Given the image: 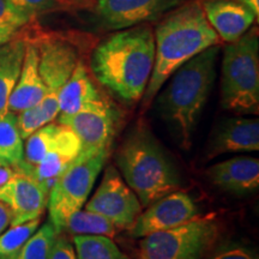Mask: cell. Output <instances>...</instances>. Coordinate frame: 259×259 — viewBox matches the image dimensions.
I'll return each mask as SVG.
<instances>
[{"label":"cell","instance_id":"obj_1","mask_svg":"<svg viewBox=\"0 0 259 259\" xmlns=\"http://www.w3.org/2000/svg\"><path fill=\"white\" fill-rule=\"evenodd\" d=\"M154 31L145 24L121 29L97 45L90 67L96 79L127 103L137 102L154 69Z\"/></svg>","mask_w":259,"mask_h":259},{"label":"cell","instance_id":"obj_2","mask_svg":"<svg viewBox=\"0 0 259 259\" xmlns=\"http://www.w3.org/2000/svg\"><path fill=\"white\" fill-rule=\"evenodd\" d=\"M155 61L145 89L143 106L148 107L168 78L200 52L220 44V37L209 24L198 0H187L171 10L154 32Z\"/></svg>","mask_w":259,"mask_h":259},{"label":"cell","instance_id":"obj_3","mask_svg":"<svg viewBox=\"0 0 259 259\" xmlns=\"http://www.w3.org/2000/svg\"><path fill=\"white\" fill-rule=\"evenodd\" d=\"M219 45L206 48L178 69L157 97L163 120L170 125L180 147L189 150L193 134L216 79Z\"/></svg>","mask_w":259,"mask_h":259},{"label":"cell","instance_id":"obj_4","mask_svg":"<svg viewBox=\"0 0 259 259\" xmlns=\"http://www.w3.org/2000/svg\"><path fill=\"white\" fill-rule=\"evenodd\" d=\"M115 163L143 208L180 187L176 164L144 125L136 126L124 139L115 154Z\"/></svg>","mask_w":259,"mask_h":259},{"label":"cell","instance_id":"obj_5","mask_svg":"<svg viewBox=\"0 0 259 259\" xmlns=\"http://www.w3.org/2000/svg\"><path fill=\"white\" fill-rule=\"evenodd\" d=\"M221 106L240 115L259 113V38L257 29L226 47L222 59Z\"/></svg>","mask_w":259,"mask_h":259},{"label":"cell","instance_id":"obj_6","mask_svg":"<svg viewBox=\"0 0 259 259\" xmlns=\"http://www.w3.org/2000/svg\"><path fill=\"white\" fill-rule=\"evenodd\" d=\"M109 151L111 150L94 154L79 153L76 160L52 186L47 206L50 222L59 234L64 233L70 216L83 209L97 177L108 160Z\"/></svg>","mask_w":259,"mask_h":259},{"label":"cell","instance_id":"obj_7","mask_svg":"<svg viewBox=\"0 0 259 259\" xmlns=\"http://www.w3.org/2000/svg\"><path fill=\"white\" fill-rule=\"evenodd\" d=\"M220 235L213 216H197L174 228L142 238L138 259H204Z\"/></svg>","mask_w":259,"mask_h":259},{"label":"cell","instance_id":"obj_8","mask_svg":"<svg viewBox=\"0 0 259 259\" xmlns=\"http://www.w3.org/2000/svg\"><path fill=\"white\" fill-rule=\"evenodd\" d=\"M36 44L38 71L46 88L44 100L36 107L46 125L57 119L59 93L72 74L79 58L76 48L61 38H45Z\"/></svg>","mask_w":259,"mask_h":259},{"label":"cell","instance_id":"obj_9","mask_svg":"<svg viewBox=\"0 0 259 259\" xmlns=\"http://www.w3.org/2000/svg\"><path fill=\"white\" fill-rule=\"evenodd\" d=\"M119 121V112L103 97L74 114L57 118V122L67 126L78 137L83 154L111 150Z\"/></svg>","mask_w":259,"mask_h":259},{"label":"cell","instance_id":"obj_10","mask_svg":"<svg viewBox=\"0 0 259 259\" xmlns=\"http://www.w3.org/2000/svg\"><path fill=\"white\" fill-rule=\"evenodd\" d=\"M84 209L95 211L113 222L116 229L130 231L143 210L136 193L130 189L114 166H107L101 184Z\"/></svg>","mask_w":259,"mask_h":259},{"label":"cell","instance_id":"obj_11","mask_svg":"<svg viewBox=\"0 0 259 259\" xmlns=\"http://www.w3.org/2000/svg\"><path fill=\"white\" fill-rule=\"evenodd\" d=\"M198 216V208L192 197L184 191L173 192L161 197L147 206L136 220L128 231L132 238H144L156 232L174 228L191 221Z\"/></svg>","mask_w":259,"mask_h":259},{"label":"cell","instance_id":"obj_12","mask_svg":"<svg viewBox=\"0 0 259 259\" xmlns=\"http://www.w3.org/2000/svg\"><path fill=\"white\" fill-rule=\"evenodd\" d=\"M187 0H99L96 15L112 30L136 27L166 16Z\"/></svg>","mask_w":259,"mask_h":259},{"label":"cell","instance_id":"obj_13","mask_svg":"<svg viewBox=\"0 0 259 259\" xmlns=\"http://www.w3.org/2000/svg\"><path fill=\"white\" fill-rule=\"evenodd\" d=\"M50 192L24 171L15 170L5 185L0 187V202L4 203L11 211V225L41 219L47 208Z\"/></svg>","mask_w":259,"mask_h":259},{"label":"cell","instance_id":"obj_14","mask_svg":"<svg viewBox=\"0 0 259 259\" xmlns=\"http://www.w3.org/2000/svg\"><path fill=\"white\" fill-rule=\"evenodd\" d=\"M259 150L258 118H229L213 130L208 143L206 156L223 154L253 153Z\"/></svg>","mask_w":259,"mask_h":259},{"label":"cell","instance_id":"obj_15","mask_svg":"<svg viewBox=\"0 0 259 259\" xmlns=\"http://www.w3.org/2000/svg\"><path fill=\"white\" fill-rule=\"evenodd\" d=\"M210 183L223 192L247 194L259 187V160L250 156L232 157L206 169Z\"/></svg>","mask_w":259,"mask_h":259},{"label":"cell","instance_id":"obj_16","mask_svg":"<svg viewBox=\"0 0 259 259\" xmlns=\"http://www.w3.org/2000/svg\"><path fill=\"white\" fill-rule=\"evenodd\" d=\"M200 4L209 24L227 44L241 37L257 19L235 0H203Z\"/></svg>","mask_w":259,"mask_h":259},{"label":"cell","instance_id":"obj_17","mask_svg":"<svg viewBox=\"0 0 259 259\" xmlns=\"http://www.w3.org/2000/svg\"><path fill=\"white\" fill-rule=\"evenodd\" d=\"M63 125V124H61ZM80 153V142L67 126H61L60 134L51 150L37 166L24 171L37 180L50 192L52 186L61 174L67 169Z\"/></svg>","mask_w":259,"mask_h":259},{"label":"cell","instance_id":"obj_18","mask_svg":"<svg viewBox=\"0 0 259 259\" xmlns=\"http://www.w3.org/2000/svg\"><path fill=\"white\" fill-rule=\"evenodd\" d=\"M46 88L38 71V48L36 42L27 41L21 74L9 100V111L19 112L37 106L44 100Z\"/></svg>","mask_w":259,"mask_h":259},{"label":"cell","instance_id":"obj_19","mask_svg":"<svg viewBox=\"0 0 259 259\" xmlns=\"http://www.w3.org/2000/svg\"><path fill=\"white\" fill-rule=\"evenodd\" d=\"M101 93L90 79L85 65L78 60L72 74L59 93V113L58 116L74 114L90 103L101 100ZM57 116V118H58Z\"/></svg>","mask_w":259,"mask_h":259},{"label":"cell","instance_id":"obj_20","mask_svg":"<svg viewBox=\"0 0 259 259\" xmlns=\"http://www.w3.org/2000/svg\"><path fill=\"white\" fill-rule=\"evenodd\" d=\"M27 40L14 37L0 46V116L9 111V100L23 66Z\"/></svg>","mask_w":259,"mask_h":259},{"label":"cell","instance_id":"obj_21","mask_svg":"<svg viewBox=\"0 0 259 259\" xmlns=\"http://www.w3.org/2000/svg\"><path fill=\"white\" fill-rule=\"evenodd\" d=\"M61 124L59 122H48L44 125L31 136L27 138V143L24 145V158L23 162L15 170L28 171L31 168L37 166L51 150L53 144L56 143L58 136L60 134Z\"/></svg>","mask_w":259,"mask_h":259},{"label":"cell","instance_id":"obj_22","mask_svg":"<svg viewBox=\"0 0 259 259\" xmlns=\"http://www.w3.org/2000/svg\"><path fill=\"white\" fill-rule=\"evenodd\" d=\"M23 158L24 144L18 132L17 114L8 111L0 116V163L15 169Z\"/></svg>","mask_w":259,"mask_h":259},{"label":"cell","instance_id":"obj_23","mask_svg":"<svg viewBox=\"0 0 259 259\" xmlns=\"http://www.w3.org/2000/svg\"><path fill=\"white\" fill-rule=\"evenodd\" d=\"M116 227L105 216L87 209H80L67 220L64 233L74 235H101L113 239Z\"/></svg>","mask_w":259,"mask_h":259},{"label":"cell","instance_id":"obj_24","mask_svg":"<svg viewBox=\"0 0 259 259\" xmlns=\"http://www.w3.org/2000/svg\"><path fill=\"white\" fill-rule=\"evenodd\" d=\"M72 244L77 259H128L111 238L101 235H74Z\"/></svg>","mask_w":259,"mask_h":259},{"label":"cell","instance_id":"obj_25","mask_svg":"<svg viewBox=\"0 0 259 259\" xmlns=\"http://www.w3.org/2000/svg\"><path fill=\"white\" fill-rule=\"evenodd\" d=\"M41 219L11 226L0 234V259H16L29 238L40 227Z\"/></svg>","mask_w":259,"mask_h":259},{"label":"cell","instance_id":"obj_26","mask_svg":"<svg viewBox=\"0 0 259 259\" xmlns=\"http://www.w3.org/2000/svg\"><path fill=\"white\" fill-rule=\"evenodd\" d=\"M59 233L51 222L38 227L25 242L16 259H48Z\"/></svg>","mask_w":259,"mask_h":259},{"label":"cell","instance_id":"obj_27","mask_svg":"<svg viewBox=\"0 0 259 259\" xmlns=\"http://www.w3.org/2000/svg\"><path fill=\"white\" fill-rule=\"evenodd\" d=\"M34 17L16 8L9 0H0V30L17 32Z\"/></svg>","mask_w":259,"mask_h":259},{"label":"cell","instance_id":"obj_28","mask_svg":"<svg viewBox=\"0 0 259 259\" xmlns=\"http://www.w3.org/2000/svg\"><path fill=\"white\" fill-rule=\"evenodd\" d=\"M44 125V120H42L41 114L36 106L19 112L17 114L18 132L23 141Z\"/></svg>","mask_w":259,"mask_h":259},{"label":"cell","instance_id":"obj_29","mask_svg":"<svg viewBox=\"0 0 259 259\" xmlns=\"http://www.w3.org/2000/svg\"><path fill=\"white\" fill-rule=\"evenodd\" d=\"M208 259H259L253 250L238 244L223 245Z\"/></svg>","mask_w":259,"mask_h":259},{"label":"cell","instance_id":"obj_30","mask_svg":"<svg viewBox=\"0 0 259 259\" xmlns=\"http://www.w3.org/2000/svg\"><path fill=\"white\" fill-rule=\"evenodd\" d=\"M9 2L35 18L38 14L53 9L59 0H9Z\"/></svg>","mask_w":259,"mask_h":259},{"label":"cell","instance_id":"obj_31","mask_svg":"<svg viewBox=\"0 0 259 259\" xmlns=\"http://www.w3.org/2000/svg\"><path fill=\"white\" fill-rule=\"evenodd\" d=\"M48 259H77L73 244L63 233L57 236Z\"/></svg>","mask_w":259,"mask_h":259},{"label":"cell","instance_id":"obj_32","mask_svg":"<svg viewBox=\"0 0 259 259\" xmlns=\"http://www.w3.org/2000/svg\"><path fill=\"white\" fill-rule=\"evenodd\" d=\"M11 225V211L4 203L0 202V234Z\"/></svg>","mask_w":259,"mask_h":259},{"label":"cell","instance_id":"obj_33","mask_svg":"<svg viewBox=\"0 0 259 259\" xmlns=\"http://www.w3.org/2000/svg\"><path fill=\"white\" fill-rule=\"evenodd\" d=\"M14 174H15L14 168L6 166V164L0 163V187L5 185V184L11 179Z\"/></svg>","mask_w":259,"mask_h":259},{"label":"cell","instance_id":"obj_34","mask_svg":"<svg viewBox=\"0 0 259 259\" xmlns=\"http://www.w3.org/2000/svg\"><path fill=\"white\" fill-rule=\"evenodd\" d=\"M239 4L244 6L247 10H250L252 14L254 15L255 18L259 16V0H235Z\"/></svg>","mask_w":259,"mask_h":259},{"label":"cell","instance_id":"obj_35","mask_svg":"<svg viewBox=\"0 0 259 259\" xmlns=\"http://www.w3.org/2000/svg\"><path fill=\"white\" fill-rule=\"evenodd\" d=\"M16 35H17V32L9 31V30H0V46L6 44V42L11 40V38H14Z\"/></svg>","mask_w":259,"mask_h":259},{"label":"cell","instance_id":"obj_36","mask_svg":"<svg viewBox=\"0 0 259 259\" xmlns=\"http://www.w3.org/2000/svg\"><path fill=\"white\" fill-rule=\"evenodd\" d=\"M70 2H85V0H70Z\"/></svg>","mask_w":259,"mask_h":259}]
</instances>
